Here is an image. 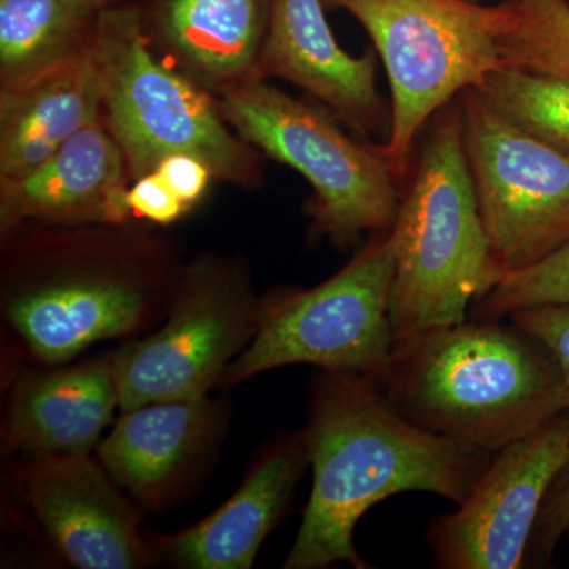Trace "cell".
Segmentation results:
<instances>
[{"instance_id": "6da1fadb", "label": "cell", "mask_w": 569, "mask_h": 569, "mask_svg": "<svg viewBox=\"0 0 569 569\" xmlns=\"http://www.w3.org/2000/svg\"><path fill=\"white\" fill-rule=\"evenodd\" d=\"M305 430L312 492L283 569L372 568L355 546L370 508L403 492L463 503L493 456L413 425L377 381L356 373L313 378Z\"/></svg>"}, {"instance_id": "7a4b0ae2", "label": "cell", "mask_w": 569, "mask_h": 569, "mask_svg": "<svg viewBox=\"0 0 569 569\" xmlns=\"http://www.w3.org/2000/svg\"><path fill=\"white\" fill-rule=\"evenodd\" d=\"M3 321L44 365L138 335L163 317L179 271L170 247L126 224L6 236Z\"/></svg>"}, {"instance_id": "3957f363", "label": "cell", "mask_w": 569, "mask_h": 569, "mask_svg": "<svg viewBox=\"0 0 569 569\" xmlns=\"http://www.w3.org/2000/svg\"><path fill=\"white\" fill-rule=\"evenodd\" d=\"M380 387L408 421L488 452L569 410L556 359L511 320L396 337Z\"/></svg>"}, {"instance_id": "277c9868", "label": "cell", "mask_w": 569, "mask_h": 569, "mask_svg": "<svg viewBox=\"0 0 569 569\" xmlns=\"http://www.w3.org/2000/svg\"><path fill=\"white\" fill-rule=\"evenodd\" d=\"M391 228L396 337L467 321L498 274L463 144L459 99L430 119Z\"/></svg>"}, {"instance_id": "5b68a950", "label": "cell", "mask_w": 569, "mask_h": 569, "mask_svg": "<svg viewBox=\"0 0 569 569\" xmlns=\"http://www.w3.org/2000/svg\"><path fill=\"white\" fill-rule=\"evenodd\" d=\"M103 119L133 181L174 153L197 157L217 181L252 187L261 179L249 142L224 121L213 93L156 58L141 9L107 6L93 41Z\"/></svg>"}, {"instance_id": "8992f818", "label": "cell", "mask_w": 569, "mask_h": 569, "mask_svg": "<svg viewBox=\"0 0 569 569\" xmlns=\"http://www.w3.org/2000/svg\"><path fill=\"white\" fill-rule=\"evenodd\" d=\"M323 6L350 13L383 62L391 86V127L381 149L397 181H406L430 119L503 67L500 43L511 24V3L323 0Z\"/></svg>"}, {"instance_id": "52a82bcc", "label": "cell", "mask_w": 569, "mask_h": 569, "mask_svg": "<svg viewBox=\"0 0 569 569\" xmlns=\"http://www.w3.org/2000/svg\"><path fill=\"white\" fill-rule=\"evenodd\" d=\"M231 129L250 146L298 171L312 187V234L337 247L387 233L399 212V181L381 144L359 142L336 116L252 80L217 96Z\"/></svg>"}, {"instance_id": "ba28073f", "label": "cell", "mask_w": 569, "mask_h": 569, "mask_svg": "<svg viewBox=\"0 0 569 569\" xmlns=\"http://www.w3.org/2000/svg\"><path fill=\"white\" fill-rule=\"evenodd\" d=\"M395 268L389 230L373 234L350 263L323 283L263 299L257 335L228 367L220 387H238L268 370L293 365L356 373L380 385L396 342Z\"/></svg>"}, {"instance_id": "9c48e42d", "label": "cell", "mask_w": 569, "mask_h": 569, "mask_svg": "<svg viewBox=\"0 0 569 569\" xmlns=\"http://www.w3.org/2000/svg\"><path fill=\"white\" fill-rule=\"evenodd\" d=\"M261 309L242 261L204 254L187 264L162 326L114 351L119 408L208 396L252 342Z\"/></svg>"}, {"instance_id": "30bf717a", "label": "cell", "mask_w": 569, "mask_h": 569, "mask_svg": "<svg viewBox=\"0 0 569 569\" xmlns=\"http://www.w3.org/2000/svg\"><path fill=\"white\" fill-rule=\"evenodd\" d=\"M463 144L498 279L569 239V156L478 92L458 97Z\"/></svg>"}, {"instance_id": "8fae6325", "label": "cell", "mask_w": 569, "mask_h": 569, "mask_svg": "<svg viewBox=\"0 0 569 569\" xmlns=\"http://www.w3.org/2000/svg\"><path fill=\"white\" fill-rule=\"evenodd\" d=\"M568 455L569 410L493 452L467 500L427 530L433 567L526 568L539 508Z\"/></svg>"}, {"instance_id": "7c38bea8", "label": "cell", "mask_w": 569, "mask_h": 569, "mask_svg": "<svg viewBox=\"0 0 569 569\" xmlns=\"http://www.w3.org/2000/svg\"><path fill=\"white\" fill-rule=\"evenodd\" d=\"M22 496L67 563L80 569H138L159 560L142 537L132 498L91 456L36 458Z\"/></svg>"}, {"instance_id": "4fadbf2b", "label": "cell", "mask_w": 569, "mask_h": 569, "mask_svg": "<svg viewBox=\"0 0 569 569\" xmlns=\"http://www.w3.org/2000/svg\"><path fill=\"white\" fill-rule=\"evenodd\" d=\"M376 52L361 58L337 43L323 0H272L258 80L283 78L325 104L337 121L362 137H385L391 127L377 86Z\"/></svg>"}, {"instance_id": "5bb4252c", "label": "cell", "mask_w": 569, "mask_h": 569, "mask_svg": "<svg viewBox=\"0 0 569 569\" xmlns=\"http://www.w3.org/2000/svg\"><path fill=\"white\" fill-rule=\"evenodd\" d=\"M223 425L224 411L209 396L146 403L123 411L97 456L138 508L159 512L208 462Z\"/></svg>"}, {"instance_id": "9a60e30c", "label": "cell", "mask_w": 569, "mask_h": 569, "mask_svg": "<svg viewBox=\"0 0 569 569\" xmlns=\"http://www.w3.org/2000/svg\"><path fill=\"white\" fill-rule=\"evenodd\" d=\"M126 157L103 116L31 173L0 182V230L9 236L28 223L47 227L127 224Z\"/></svg>"}, {"instance_id": "2e32d148", "label": "cell", "mask_w": 569, "mask_h": 569, "mask_svg": "<svg viewBox=\"0 0 569 569\" xmlns=\"http://www.w3.org/2000/svg\"><path fill=\"white\" fill-rule=\"evenodd\" d=\"M309 466L305 429L276 438L222 507L189 529L152 537L157 557L186 569L252 568Z\"/></svg>"}, {"instance_id": "e0dca14e", "label": "cell", "mask_w": 569, "mask_h": 569, "mask_svg": "<svg viewBox=\"0 0 569 569\" xmlns=\"http://www.w3.org/2000/svg\"><path fill=\"white\" fill-rule=\"evenodd\" d=\"M272 0H149L141 10L152 47L206 91L258 80Z\"/></svg>"}, {"instance_id": "ac0fdd59", "label": "cell", "mask_w": 569, "mask_h": 569, "mask_svg": "<svg viewBox=\"0 0 569 569\" xmlns=\"http://www.w3.org/2000/svg\"><path fill=\"white\" fill-rule=\"evenodd\" d=\"M119 408L114 351L24 376L11 392L3 440L28 458L91 456Z\"/></svg>"}, {"instance_id": "d6986e66", "label": "cell", "mask_w": 569, "mask_h": 569, "mask_svg": "<svg viewBox=\"0 0 569 569\" xmlns=\"http://www.w3.org/2000/svg\"><path fill=\"white\" fill-rule=\"evenodd\" d=\"M103 116L93 48L40 77L0 89V182L31 173Z\"/></svg>"}, {"instance_id": "ffe728a7", "label": "cell", "mask_w": 569, "mask_h": 569, "mask_svg": "<svg viewBox=\"0 0 569 569\" xmlns=\"http://www.w3.org/2000/svg\"><path fill=\"white\" fill-rule=\"evenodd\" d=\"M103 9L99 0H0V89L91 51Z\"/></svg>"}, {"instance_id": "44dd1931", "label": "cell", "mask_w": 569, "mask_h": 569, "mask_svg": "<svg viewBox=\"0 0 569 569\" xmlns=\"http://www.w3.org/2000/svg\"><path fill=\"white\" fill-rule=\"evenodd\" d=\"M498 111L569 156V80L500 67L478 86Z\"/></svg>"}, {"instance_id": "7402d4cb", "label": "cell", "mask_w": 569, "mask_h": 569, "mask_svg": "<svg viewBox=\"0 0 569 569\" xmlns=\"http://www.w3.org/2000/svg\"><path fill=\"white\" fill-rule=\"evenodd\" d=\"M512 20L501 37V63L569 80L568 0H508Z\"/></svg>"}, {"instance_id": "603a6c76", "label": "cell", "mask_w": 569, "mask_h": 569, "mask_svg": "<svg viewBox=\"0 0 569 569\" xmlns=\"http://www.w3.org/2000/svg\"><path fill=\"white\" fill-rule=\"evenodd\" d=\"M539 306H569V239L537 263L500 277L470 310L475 320H507Z\"/></svg>"}, {"instance_id": "cb8c5ba5", "label": "cell", "mask_w": 569, "mask_h": 569, "mask_svg": "<svg viewBox=\"0 0 569 569\" xmlns=\"http://www.w3.org/2000/svg\"><path fill=\"white\" fill-rule=\"evenodd\" d=\"M569 530V455L542 500L526 552V568H549Z\"/></svg>"}, {"instance_id": "d4e9b609", "label": "cell", "mask_w": 569, "mask_h": 569, "mask_svg": "<svg viewBox=\"0 0 569 569\" xmlns=\"http://www.w3.org/2000/svg\"><path fill=\"white\" fill-rule=\"evenodd\" d=\"M512 323L537 337L556 359L563 377L569 407V306H539L508 317Z\"/></svg>"}, {"instance_id": "484cf974", "label": "cell", "mask_w": 569, "mask_h": 569, "mask_svg": "<svg viewBox=\"0 0 569 569\" xmlns=\"http://www.w3.org/2000/svg\"><path fill=\"white\" fill-rule=\"evenodd\" d=\"M127 204L132 216L164 227L178 222L189 212L157 171L134 181L132 189L127 192Z\"/></svg>"}, {"instance_id": "4316f807", "label": "cell", "mask_w": 569, "mask_h": 569, "mask_svg": "<svg viewBox=\"0 0 569 569\" xmlns=\"http://www.w3.org/2000/svg\"><path fill=\"white\" fill-rule=\"evenodd\" d=\"M156 171L189 211L200 203L216 179L208 164L187 153L167 157Z\"/></svg>"}, {"instance_id": "83f0119b", "label": "cell", "mask_w": 569, "mask_h": 569, "mask_svg": "<svg viewBox=\"0 0 569 569\" xmlns=\"http://www.w3.org/2000/svg\"><path fill=\"white\" fill-rule=\"evenodd\" d=\"M100 3H102V6L107 7V6H114V3H123L126 2V0H99Z\"/></svg>"}, {"instance_id": "f1b7e54d", "label": "cell", "mask_w": 569, "mask_h": 569, "mask_svg": "<svg viewBox=\"0 0 569 569\" xmlns=\"http://www.w3.org/2000/svg\"><path fill=\"white\" fill-rule=\"evenodd\" d=\"M565 538L569 539V530L567 531V535H565Z\"/></svg>"}]
</instances>
